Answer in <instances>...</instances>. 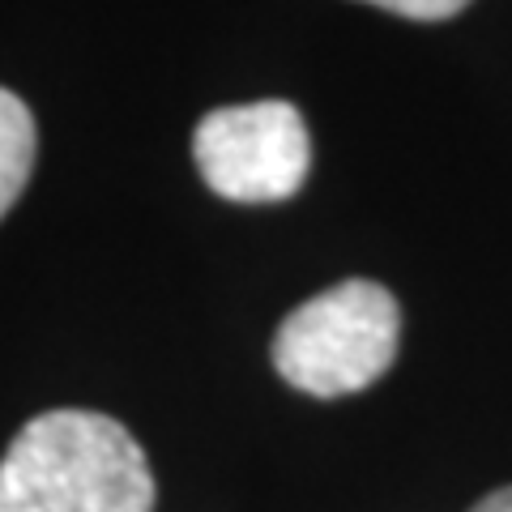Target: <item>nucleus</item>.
I'll return each mask as SVG.
<instances>
[{
  "mask_svg": "<svg viewBox=\"0 0 512 512\" xmlns=\"http://www.w3.org/2000/svg\"><path fill=\"white\" fill-rule=\"evenodd\" d=\"M0 512H154V474L124 423L47 410L0 457Z\"/></svg>",
  "mask_w": 512,
  "mask_h": 512,
  "instance_id": "obj_1",
  "label": "nucleus"
},
{
  "mask_svg": "<svg viewBox=\"0 0 512 512\" xmlns=\"http://www.w3.org/2000/svg\"><path fill=\"white\" fill-rule=\"evenodd\" d=\"M402 342V312L380 282L350 278L299 303L274 333V367L308 397H346L376 384Z\"/></svg>",
  "mask_w": 512,
  "mask_h": 512,
  "instance_id": "obj_2",
  "label": "nucleus"
},
{
  "mask_svg": "<svg viewBox=\"0 0 512 512\" xmlns=\"http://www.w3.org/2000/svg\"><path fill=\"white\" fill-rule=\"evenodd\" d=\"M192 158L218 197L269 205L295 197L312 163L303 116L282 99L210 111L192 133Z\"/></svg>",
  "mask_w": 512,
  "mask_h": 512,
  "instance_id": "obj_3",
  "label": "nucleus"
},
{
  "mask_svg": "<svg viewBox=\"0 0 512 512\" xmlns=\"http://www.w3.org/2000/svg\"><path fill=\"white\" fill-rule=\"evenodd\" d=\"M35 116L13 90L0 86V218L13 210V201L22 197V188L35 167Z\"/></svg>",
  "mask_w": 512,
  "mask_h": 512,
  "instance_id": "obj_4",
  "label": "nucleus"
},
{
  "mask_svg": "<svg viewBox=\"0 0 512 512\" xmlns=\"http://www.w3.org/2000/svg\"><path fill=\"white\" fill-rule=\"evenodd\" d=\"M363 5L389 9L397 18H410V22H444V18H457L470 0H363Z\"/></svg>",
  "mask_w": 512,
  "mask_h": 512,
  "instance_id": "obj_5",
  "label": "nucleus"
},
{
  "mask_svg": "<svg viewBox=\"0 0 512 512\" xmlns=\"http://www.w3.org/2000/svg\"><path fill=\"white\" fill-rule=\"evenodd\" d=\"M470 512H512V487H500V491H491V495H483Z\"/></svg>",
  "mask_w": 512,
  "mask_h": 512,
  "instance_id": "obj_6",
  "label": "nucleus"
}]
</instances>
